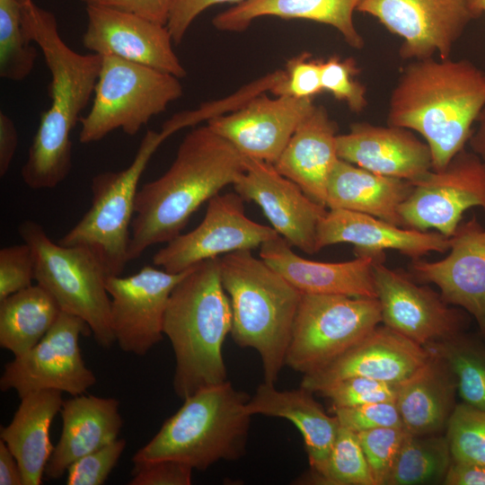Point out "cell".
<instances>
[{
    "label": "cell",
    "mask_w": 485,
    "mask_h": 485,
    "mask_svg": "<svg viewBox=\"0 0 485 485\" xmlns=\"http://www.w3.org/2000/svg\"><path fill=\"white\" fill-rule=\"evenodd\" d=\"M21 15L27 36L40 47L51 75V103L41 114L22 178L31 189H53L71 171V132L94 93L102 57L83 55L68 47L58 33L55 15L32 0H21Z\"/></svg>",
    "instance_id": "1"
},
{
    "label": "cell",
    "mask_w": 485,
    "mask_h": 485,
    "mask_svg": "<svg viewBox=\"0 0 485 485\" xmlns=\"http://www.w3.org/2000/svg\"><path fill=\"white\" fill-rule=\"evenodd\" d=\"M244 169V156L207 124L189 132L169 169L137 191L128 260L181 234L201 205L233 185Z\"/></svg>",
    "instance_id": "2"
},
{
    "label": "cell",
    "mask_w": 485,
    "mask_h": 485,
    "mask_svg": "<svg viewBox=\"0 0 485 485\" xmlns=\"http://www.w3.org/2000/svg\"><path fill=\"white\" fill-rule=\"evenodd\" d=\"M485 107V71L468 59L410 62L392 89L387 123L419 133L444 168L464 146Z\"/></svg>",
    "instance_id": "3"
},
{
    "label": "cell",
    "mask_w": 485,
    "mask_h": 485,
    "mask_svg": "<svg viewBox=\"0 0 485 485\" xmlns=\"http://www.w3.org/2000/svg\"><path fill=\"white\" fill-rule=\"evenodd\" d=\"M232 325L219 257L202 261L174 287L163 320L175 357L173 390L180 399L227 381L223 344Z\"/></svg>",
    "instance_id": "4"
},
{
    "label": "cell",
    "mask_w": 485,
    "mask_h": 485,
    "mask_svg": "<svg viewBox=\"0 0 485 485\" xmlns=\"http://www.w3.org/2000/svg\"><path fill=\"white\" fill-rule=\"evenodd\" d=\"M219 261L233 313L232 339L258 352L263 382L275 384L286 366L303 294L251 250L224 254Z\"/></svg>",
    "instance_id": "5"
},
{
    "label": "cell",
    "mask_w": 485,
    "mask_h": 485,
    "mask_svg": "<svg viewBox=\"0 0 485 485\" xmlns=\"http://www.w3.org/2000/svg\"><path fill=\"white\" fill-rule=\"evenodd\" d=\"M250 398L228 380L196 392L134 454L133 464L173 460L204 471L220 461L240 459L252 417L247 410Z\"/></svg>",
    "instance_id": "6"
},
{
    "label": "cell",
    "mask_w": 485,
    "mask_h": 485,
    "mask_svg": "<svg viewBox=\"0 0 485 485\" xmlns=\"http://www.w3.org/2000/svg\"><path fill=\"white\" fill-rule=\"evenodd\" d=\"M19 234L35 260V280L57 303L62 312L83 319L102 348L115 342L110 322V276L99 259L83 246L54 242L43 227L23 221Z\"/></svg>",
    "instance_id": "7"
},
{
    "label": "cell",
    "mask_w": 485,
    "mask_h": 485,
    "mask_svg": "<svg viewBox=\"0 0 485 485\" xmlns=\"http://www.w3.org/2000/svg\"><path fill=\"white\" fill-rule=\"evenodd\" d=\"M167 137L169 135L163 129L148 130L127 168L95 175L91 183L90 208L57 242L87 248L110 276H120L129 261L131 223L140 178L152 155Z\"/></svg>",
    "instance_id": "8"
},
{
    "label": "cell",
    "mask_w": 485,
    "mask_h": 485,
    "mask_svg": "<svg viewBox=\"0 0 485 485\" xmlns=\"http://www.w3.org/2000/svg\"><path fill=\"white\" fill-rule=\"evenodd\" d=\"M101 57L91 110L80 119L82 144L98 142L118 128L134 136L183 93L173 75L115 56Z\"/></svg>",
    "instance_id": "9"
},
{
    "label": "cell",
    "mask_w": 485,
    "mask_h": 485,
    "mask_svg": "<svg viewBox=\"0 0 485 485\" xmlns=\"http://www.w3.org/2000/svg\"><path fill=\"white\" fill-rule=\"evenodd\" d=\"M382 322L377 298L303 294L286 366L304 375L328 366Z\"/></svg>",
    "instance_id": "10"
},
{
    "label": "cell",
    "mask_w": 485,
    "mask_h": 485,
    "mask_svg": "<svg viewBox=\"0 0 485 485\" xmlns=\"http://www.w3.org/2000/svg\"><path fill=\"white\" fill-rule=\"evenodd\" d=\"M91 333L83 319L61 311L37 345L5 364L0 378L1 391L13 390L19 398L47 389L72 396L84 393L96 383V377L83 359L79 339Z\"/></svg>",
    "instance_id": "11"
},
{
    "label": "cell",
    "mask_w": 485,
    "mask_h": 485,
    "mask_svg": "<svg viewBox=\"0 0 485 485\" xmlns=\"http://www.w3.org/2000/svg\"><path fill=\"white\" fill-rule=\"evenodd\" d=\"M411 183L400 207L404 227L434 229L451 237L466 210L485 211V162L472 151L462 150L444 168L432 169Z\"/></svg>",
    "instance_id": "12"
},
{
    "label": "cell",
    "mask_w": 485,
    "mask_h": 485,
    "mask_svg": "<svg viewBox=\"0 0 485 485\" xmlns=\"http://www.w3.org/2000/svg\"><path fill=\"white\" fill-rule=\"evenodd\" d=\"M243 202L235 191L214 196L207 201L201 223L168 242L154 255V264L181 273L209 259L260 247L278 234L247 217Z\"/></svg>",
    "instance_id": "13"
},
{
    "label": "cell",
    "mask_w": 485,
    "mask_h": 485,
    "mask_svg": "<svg viewBox=\"0 0 485 485\" xmlns=\"http://www.w3.org/2000/svg\"><path fill=\"white\" fill-rule=\"evenodd\" d=\"M357 11L369 14L402 39L401 58L450 57L473 16L466 0H361Z\"/></svg>",
    "instance_id": "14"
},
{
    "label": "cell",
    "mask_w": 485,
    "mask_h": 485,
    "mask_svg": "<svg viewBox=\"0 0 485 485\" xmlns=\"http://www.w3.org/2000/svg\"><path fill=\"white\" fill-rule=\"evenodd\" d=\"M373 271L385 326L423 347L465 331L468 316L451 307L440 293L419 285L410 273L386 267L384 261H376Z\"/></svg>",
    "instance_id": "15"
},
{
    "label": "cell",
    "mask_w": 485,
    "mask_h": 485,
    "mask_svg": "<svg viewBox=\"0 0 485 485\" xmlns=\"http://www.w3.org/2000/svg\"><path fill=\"white\" fill-rule=\"evenodd\" d=\"M190 269L172 273L145 266L128 277L107 278L111 328L121 350L144 356L163 340L170 295Z\"/></svg>",
    "instance_id": "16"
},
{
    "label": "cell",
    "mask_w": 485,
    "mask_h": 485,
    "mask_svg": "<svg viewBox=\"0 0 485 485\" xmlns=\"http://www.w3.org/2000/svg\"><path fill=\"white\" fill-rule=\"evenodd\" d=\"M244 167L233 184L234 191L244 201L260 206L272 228L291 246L308 254L317 252V228L326 207L279 173L273 163L244 156Z\"/></svg>",
    "instance_id": "17"
},
{
    "label": "cell",
    "mask_w": 485,
    "mask_h": 485,
    "mask_svg": "<svg viewBox=\"0 0 485 485\" xmlns=\"http://www.w3.org/2000/svg\"><path fill=\"white\" fill-rule=\"evenodd\" d=\"M449 253L441 260H412L410 275L436 285L443 299L469 313L485 340V228L472 216L450 237Z\"/></svg>",
    "instance_id": "18"
},
{
    "label": "cell",
    "mask_w": 485,
    "mask_h": 485,
    "mask_svg": "<svg viewBox=\"0 0 485 485\" xmlns=\"http://www.w3.org/2000/svg\"><path fill=\"white\" fill-rule=\"evenodd\" d=\"M314 106L313 99L269 97L262 93L207 124L243 156L274 164Z\"/></svg>",
    "instance_id": "19"
},
{
    "label": "cell",
    "mask_w": 485,
    "mask_h": 485,
    "mask_svg": "<svg viewBox=\"0 0 485 485\" xmlns=\"http://www.w3.org/2000/svg\"><path fill=\"white\" fill-rule=\"evenodd\" d=\"M85 48L115 56L169 73L178 78L187 72L175 54L166 27L138 15L111 8L86 5Z\"/></svg>",
    "instance_id": "20"
},
{
    "label": "cell",
    "mask_w": 485,
    "mask_h": 485,
    "mask_svg": "<svg viewBox=\"0 0 485 485\" xmlns=\"http://www.w3.org/2000/svg\"><path fill=\"white\" fill-rule=\"evenodd\" d=\"M429 357L428 350L383 325H377L358 344L323 368L304 375L300 386L319 393L341 380L361 376L399 384Z\"/></svg>",
    "instance_id": "21"
},
{
    "label": "cell",
    "mask_w": 485,
    "mask_h": 485,
    "mask_svg": "<svg viewBox=\"0 0 485 485\" xmlns=\"http://www.w3.org/2000/svg\"><path fill=\"white\" fill-rule=\"evenodd\" d=\"M337 243L353 244L356 256L384 259V251L392 250L417 260L431 251H447L450 237L436 231H419L367 214L334 208L327 210L318 225L316 249L319 251Z\"/></svg>",
    "instance_id": "22"
},
{
    "label": "cell",
    "mask_w": 485,
    "mask_h": 485,
    "mask_svg": "<svg viewBox=\"0 0 485 485\" xmlns=\"http://www.w3.org/2000/svg\"><path fill=\"white\" fill-rule=\"evenodd\" d=\"M340 159L372 172L415 181L433 169L432 154L411 130L367 122L351 125L337 137Z\"/></svg>",
    "instance_id": "23"
},
{
    "label": "cell",
    "mask_w": 485,
    "mask_h": 485,
    "mask_svg": "<svg viewBox=\"0 0 485 485\" xmlns=\"http://www.w3.org/2000/svg\"><path fill=\"white\" fill-rule=\"evenodd\" d=\"M279 234L260 245V257L302 294L377 298L374 265L384 261L357 255L342 262H322L297 255Z\"/></svg>",
    "instance_id": "24"
},
{
    "label": "cell",
    "mask_w": 485,
    "mask_h": 485,
    "mask_svg": "<svg viewBox=\"0 0 485 485\" xmlns=\"http://www.w3.org/2000/svg\"><path fill=\"white\" fill-rule=\"evenodd\" d=\"M337 125L327 110L315 105L301 121L274 163L279 173L326 207L331 174L340 159Z\"/></svg>",
    "instance_id": "25"
},
{
    "label": "cell",
    "mask_w": 485,
    "mask_h": 485,
    "mask_svg": "<svg viewBox=\"0 0 485 485\" xmlns=\"http://www.w3.org/2000/svg\"><path fill=\"white\" fill-rule=\"evenodd\" d=\"M60 437L47 463L45 474L57 480L76 460L119 437L123 426L119 401L114 398L79 394L64 401Z\"/></svg>",
    "instance_id": "26"
},
{
    "label": "cell",
    "mask_w": 485,
    "mask_h": 485,
    "mask_svg": "<svg viewBox=\"0 0 485 485\" xmlns=\"http://www.w3.org/2000/svg\"><path fill=\"white\" fill-rule=\"evenodd\" d=\"M429 352L426 362L398 384L395 403L404 429L411 435L441 434L454 410V375L439 357Z\"/></svg>",
    "instance_id": "27"
},
{
    "label": "cell",
    "mask_w": 485,
    "mask_h": 485,
    "mask_svg": "<svg viewBox=\"0 0 485 485\" xmlns=\"http://www.w3.org/2000/svg\"><path fill=\"white\" fill-rule=\"evenodd\" d=\"M301 387L280 391L275 384L262 382L247 403L250 414L285 419L300 431L312 471L325 463L337 437L340 424L330 416L313 396Z\"/></svg>",
    "instance_id": "28"
},
{
    "label": "cell",
    "mask_w": 485,
    "mask_h": 485,
    "mask_svg": "<svg viewBox=\"0 0 485 485\" xmlns=\"http://www.w3.org/2000/svg\"><path fill=\"white\" fill-rule=\"evenodd\" d=\"M60 391L47 389L22 396L11 422L1 427L0 439L9 447L21 468L23 485H40L54 446L49 428L60 411Z\"/></svg>",
    "instance_id": "29"
},
{
    "label": "cell",
    "mask_w": 485,
    "mask_h": 485,
    "mask_svg": "<svg viewBox=\"0 0 485 485\" xmlns=\"http://www.w3.org/2000/svg\"><path fill=\"white\" fill-rule=\"evenodd\" d=\"M411 181L380 175L339 159L329 180L326 207L367 214L403 226L400 207Z\"/></svg>",
    "instance_id": "30"
},
{
    "label": "cell",
    "mask_w": 485,
    "mask_h": 485,
    "mask_svg": "<svg viewBox=\"0 0 485 485\" xmlns=\"http://www.w3.org/2000/svg\"><path fill=\"white\" fill-rule=\"evenodd\" d=\"M361 0H244L216 14L212 23L223 31L241 32L264 16L304 19L336 29L353 48H362L363 37L357 30L353 13Z\"/></svg>",
    "instance_id": "31"
},
{
    "label": "cell",
    "mask_w": 485,
    "mask_h": 485,
    "mask_svg": "<svg viewBox=\"0 0 485 485\" xmlns=\"http://www.w3.org/2000/svg\"><path fill=\"white\" fill-rule=\"evenodd\" d=\"M61 309L40 285L0 301V346L21 356L37 345L55 324Z\"/></svg>",
    "instance_id": "32"
},
{
    "label": "cell",
    "mask_w": 485,
    "mask_h": 485,
    "mask_svg": "<svg viewBox=\"0 0 485 485\" xmlns=\"http://www.w3.org/2000/svg\"><path fill=\"white\" fill-rule=\"evenodd\" d=\"M452 463L446 435L407 432L386 485L443 483Z\"/></svg>",
    "instance_id": "33"
},
{
    "label": "cell",
    "mask_w": 485,
    "mask_h": 485,
    "mask_svg": "<svg viewBox=\"0 0 485 485\" xmlns=\"http://www.w3.org/2000/svg\"><path fill=\"white\" fill-rule=\"evenodd\" d=\"M454 375L463 402L485 410V340L465 331L425 347Z\"/></svg>",
    "instance_id": "34"
},
{
    "label": "cell",
    "mask_w": 485,
    "mask_h": 485,
    "mask_svg": "<svg viewBox=\"0 0 485 485\" xmlns=\"http://www.w3.org/2000/svg\"><path fill=\"white\" fill-rule=\"evenodd\" d=\"M295 484L375 485L357 433L340 426L331 453L318 471L308 470Z\"/></svg>",
    "instance_id": "35"
},
{
    "label": "cell",
    "mask_w": 485,
    "mask_h": 485,
    "mask_svg": "<svg viewBox=\"0 0 485 485\" xmlns=\"http://www.w3.org/2000/svg\"><path fill=\"white\" fill-rule=\"evenodd\" d=\"M22 22L21 0H0V76L19 82L33 70L37 48Z\"/></svg>",
    "instance_id": "36"
},
{
    "label": "cell",
    "mask_w": 485,
    "mask_h": 485,
    "mask_svg": "<svg viewBox=\"0 0 485 485\" xmlns=\"http://www.w3.org/2000/svg\"><path fill=\"white\" fill-rule=\"evenodd\" d=\"M445 431L453 461L485 465V410L457 403Z\"/></svg>",
    "instance_id": "37"
},
{
    "label": "cell",
    "mask_w": 485,
    "mask_h": 485,
    "mask_svg": "<svg viewBox=\"0 0 485 485\" xmlns=\"http://www.w3.org/2000/svg\"><path fill=\"white\" fill-rule=\"evenodd\" d=\"M407 431L377 428L357 433L375 485H386Z\"/></svg>",
    "instance_id": "38"
},
{
    "label": "cell",
    "mask_w": 485,
    "mask_h": 485,
    "mask_svg": "<svg viewBox=\"0 0 485 485\" xmlns=\"http://www.w3.org/2000/svg\"><path fill=\"white\" fill-rule=\"evenodd\" d=\"M358 67L352 57L331 56L322 63V85L348 109L360 113L367 106L366 89L357 78Z\"/></svg>",
    "instance_id": "39"
},
{
    "label": "cell",
    "mask_w": 485,
    "mask_h": 485,
    "mask_svg": "<svg viewBox=\"0 0 485 485\" xmlns=\"http://www.w3.org/2000/svg\"><path fill=\"white\" fill-rule=\"evenodd\" d=\"M398 384L361 376L349 377L329 386L319 395L329 399L333 408L395 401Z\"/></svg>",
    "instance_id": "40"
},
{
    "label": "cell",
    "mask_w": 485,
    "mask_h": 485,
    "mask_svg": "<svg viewBox=\"0 0 485 485\" xmlns=\"http://www.w3.org/2000/svg\"><path fill=\"white\" fill-rule=\"evenodd\" d=\"M322 60L313 58L310 53H301L286 65L283 77L270 92L275 96L313 99L323 92L322 85Z\"/></svg>",
    "instance_id": "41"
},
{
    "label": "cell",
    "mask_w": 485,
    "mask_h": 485,
    "mask_svg": "<svg viewBox=\"0 0 485 485\" xmlns=\"http://www.w3.org/2000/svg\"><path fill=\"white\" fill-rule=\"evenodd\" d=\"M127 442L117 438L106 445L85 454L67 469V485H101L118 463Z\"/></svg>",
    "instance_id": "42"
},
{
    "label": "cell",
    "mask_w": 485,
    "mask_h": 485,
    "mask_svg": "<svg viewBox=\"0 0 485 485\" xmlns=\"http://www.w3.org/2000/svg\"><path fill=\"white\" fill-rule=\"evenodd\" d=\"M35 280V260L24 242L0 250V301L25 289Z\"/></svg>",
    "instance_id": "43"
},
{
    "label": "cell",
    "mask_w": 485,
    "mask_h": 485,
    "mask_svg": "<svg viewBox=\"0 0 485 485\" xmlns=\"http://www.w3.org/2000/svg\"><path fill=\"white\" fill-rule=\"evenodd\" d=\"M331 412L340 426L355 433L377 428H403L395 401L333 408Z\"/></svg>",
    "instance_id": "44"
},
{
    "label": "cell",
    "mask_w": 485,
    "mask_h": 485,
    "mask_svg": "<svg viewBox=\"0 0 485 485\" xmlns=\"http://www.w3.org/2000/svg\"><path fill=\"white\" fill-rule=\"evenodd\" d=\"M193 469L173 460L134 464L129 485H190Z\"/></svg>",
    "instance_id": "45"
},
{
    "label": "cell",
    "mask_w": 485,
    "mask_h": 485,
    "mask_svg": "<svg viewBox=\"0 0 485 485\" xmlns=\"http://www.w3.org/2000/svg\"><path fill=\"white\" fill-rule=\"evenodd\" d=\"M244 0H172L166 27L173 43L182 41L188 29L203 11L224 3L239 4Z\"/></svg>",
    "instance_id": "46"
},
{
    "label": "cell",
    "mask_w": 485,
    "mask_h": 485,
    "mask_svg": "<svg viewBox=\"0 0 485 485\" xmlns=\"http://www.w3.org/2000/svg\"><path fill=\"white\" fill-rule=\"evenodd\" d=\"M86 5L111 8L166 25L172 0H82Z\"/></svg>",
    "instance_id": "47"
},
{
    "label": "cell",
    "mask_w": 485,
    "mask_h": 485,
    "mask_svg": "<svg viewBox=\"0 0 485 485\" xmlns=\"http://www.w3.org/2000/svg\"><path fill=\"white\" fill-rule=\"evenodd\" d=\"M18 131L12 119L0 112V176L4 177L12 163L18 146Z\"/></svg>",
    "instance_id": "48"
},
{
    "label": "cell",
    "mask_w": 485,
    "mask_h": 485,
    "mask_svg": "<svg viewBox=\"0 0 485 485\" xmlns=\"http://www.w3.org/2000/svg\"><path fill=\"white\" fill-rule=\"evenodd\" d=\"M443 484L485 485V465L453 461Z\"/></svg>",
    "instance_id": "49"
},
{
    "label": "cell",
    "mask_w": 485,
    "mask_h": 485,
    "mask_svg": "<svg viewBox=\"0 0 485 485\" xmlns=\"http://www.w3.org/2000/svg\"><path fill=\"white\" fill-rule=\"evenodd\" d=\"M0 485H23L19 463L2 439H0Z\"/></svg>",
    "instance_id": "50"
},
{
    "label": "cell",
    "mask_w": 485,
    "mask_h": 485,
    "mask_svg": "<svg viewBox=\"0 0 485 485\" xmlns=\"http://www.w3.org/2000/svg\"><path fill=\"white\" fill-rule=\"evenodd\" d=\"M478 126L469 139L472 151L485 162V107L478 119Z\"/></svg>",
    "instance_id": "51"
},
{
    "label": "cell",
    "mask_w": 485,
    "mask_h": 485,
    "mask_svg": "<svg viewBox=\"0 0 485 485\" xmlns=\"http://www.w3.org/2000/svg\"><path fill=\"white\" fill-rule=\"evenodd\" d=\"M474 19L485 14V0H466Z\"/></svg>",
    "instance_id": "52"
}]
</instances>
